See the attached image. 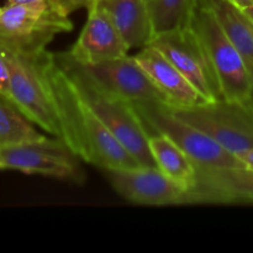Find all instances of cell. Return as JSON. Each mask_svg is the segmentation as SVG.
I'll use <instances>...</instances> for the list:
<instances>
[{"label":"cell","mask_w":253,"mask_h":253,"mask_svg":"<svg viewBox=\"0 0 253 253\" xmlns=\"http://www.w3.org/2000/svg\"><path fill=\"white\" fill-rule=\"evenodd\" d=\"M109 182L124 199L140 205H183L187 189L158 167L108 169Z\"/></svg>","instance_id":"8fae6325"},{"label":"cell","mask_w":253,"mask_h":253,"mask_svg":"<svg viewBox=\"0 0 253 253\" xmlns=\"http://www.w3.org/2000/svg\"><path fill=\"white\" fill-rule=\"evenodd\" d=\"M229 1L236 7H239L240 10H242V11L253 6V0H229Z\"/></svg>","instance_id":"603a6c76"},{"label":"cell","mask_w":253,"mask_h":253,"mask_svg":"<svg viewBox=\"0 0 253 253\" xmlns=\"http://www.w3.org/2000/svg\"><path fill=\"white\" fill-rule=\"evenodd\" d=\"M244 12L247 15V17H249V19L253 22V6L249 7V9H246V10H244Z\"/></svg>","instance_id":"d4e9b609"},{"label":"cell","mask_w":253,"mask_h":253,"mask_svg":"<svg viewBox=\"0 0 253 253\" xmlns=\"http://www.w3.org/2000/svg\"><path fill=\"white\" fill-rule=\"evenodd\" d=\"M150 44L162 52L182 72L205 101H216L224 98L219 77L204 46L189 24L153 37Z\"/></svg>","instance_id":"9c48e42d"},{"label":"cell","mask_w":253,"mask_h":253,"mask_svg":"<svg viewBox=\"0 0 253 253\" xmlns=\"http://www.w3.org/2000/svg\"><path fill=\"white\" fill-rule=\"evenodd\" d=\"M54 57L71 77L84 101L138 165L141 167H157L148 145V133L131 101L104 88L68 52L54 53Z\"/></svg>","instance_id":"7a4b0ae2"},{"label":"cell","mask_w":253,"mask_h":253,"mask_svg":"<svg viewBox=\"0 0 253 253\" xmlns=\"http://www.w3.org/2000/svg\"><path fill=\"white\" fill-rule=\"evenodd\" d=\"M189 26L204 46L227 100L253 98V82L241 56L222 29L209 0H197Z\"/></svg>","instance_id":"277c9868"},{"label":"cell","mask_w":253,"mask_h":253,"mask_svg":"<svg viewBox=\"0 0 253 253\" xmlns=\"http://www.w3.org/2000/svg\"><path fill=\"white\" fill-rule=\"evenodd\" d=\"M253 204V169L195 166V177L183 205Z\"/></svg>","instance_id":"30bf717a"},{"label":"cell","mask_w":253,"mask_h":253,"mask_svg":"<svg viewBox=\"0 0 253 253\" xmlns=\"http://www.w3.org/2000/svg\"><path fill=\"white\" fill-rule=\"evenodd\" d=\"M237 158H239L244 167L253 169V148L237 155Z\"/></svg>","instance_id":"7402d4cb"},{"label":"cell","mask_w":253,"mask_h":253,"mask_svg":"<svg viewBox=\"0 0 253 253\" xmlns=\"http://www.w3.org/2000/svg\"><path fill=\"white\" fill-rule=\"evenodd\" d=\"M49 1L59 11L69 16L72 12H74L78 9H82V7L89 9L96 0H49Z\"/></svg>","instance_id":"ffe728a7"},{"label":"cell","mask_w":253,"mask_h":253,"mask_svg":"<svg viewBox=\"0 0 253 253\" xmlns=\"http://www.w3.org/2000/svg\"><path fill=\"white\" fill-rule=\"evenodd\" d=\"M73 30V22L49 0L5 5L0 10V51L12 54L41 53L59 34Z\"/></svg>","instance_id":"3957f363"},{"label":"cell","mask_w":253,"mask_h":253,"mask_svg":"<svg viewBox=\"0 0 253 253\" xmlns=\"http://www.w3.org/2000/svg\"><path fill=\"white\" fill-rule=\"evenodd\" d=\"M167 106L173 115L207 133L234 155L253 148V98H222L192 106Z\"/></svg>","instance_id":"5b68a950"},{"label":"cell","mask_w":253,"mask_h":253,"mask_svg":"<svg viewBox=\"0 0 253 253\" xmlns=\"http://www.w3.org/2000/svg\"><path fill=\"white\" fill-rule=\"evenodd\" d=\"M46 51L31 56L2 52L10 72L9 100L31 123L62 140L61 124L43 73Z\"/></svg>","instance_id":"52a82bcc"},{"label":"cell","mask_w":253,"mask_h":253,"mask_svg":"<svg viewBox=\"0 0 253 253\" xmlns=\"http://www.w3.org/2000/svg\"><path fill=\"white\" fill-rule=\"evenodd\" d=\"M143 127L151 133H162L179 146L195 166L244 167L236 155L210 136L172 114L165 101H131Z\"/></svg>","instance_id":"8992f818"},{"label":"cell","mask_w":253,"mask_h":253,"mask_svg":"<svg viewBox=\"0 0 253 253\" xmlns=\"http://www.w3.org/2000/svg\"><path fill=\"white\" fill-rule=\"evenodd\" d=\"M197 0H145L153 37L189 24Z\"/></svg>","instance_id":"ac0fdd59"},{"label":"cell","mask_w":253,"mask_h":253,"mask_svg":"<svg viewBox=\"0 0 253 253\" xmlns=\"http://www.w3.org/2000/svg\"><path fill=\"white\" fill-rule=\"evenodd\" d=\"M130 47L98 0L88 9V19L69 56L83 66L127 56Z\"/></svg>","instance_id":"7c38bea8"},{"label":"cell","mask_w":253,"mask_h":253,"mask_svg":"<svg viewBox=\"0 0 253 253\" xmlns=\"http://www.w3.org/2000/svg\"><path fill=\"white\" fill-rule=\"evenodd\" d=\"M42 1V0H7L6 5H22V4H34V2Z\"/></svg>","instance_id":"cb8c5ba5"},{"label":"cell","mask_w":253,"mask_h":253,"mask_svg":"<svg viewBox=\"0 0 253 253\" xmlns=\"http://www.w3.org/2000/svg\"><path fill=\"white\" fill-rule=\"evenodd\" d=\"M131 48H143L153 34L145 0H98Z\"/></svg>","instance_id":"9a60e30c"},{"label":"cell","mask_w":253,"mask_h":253,"mask_svg":"<svg viewBox=\"0 0 253 253\" xmlns=\"http://www.w3.org/2000/svg\"><path fill=\"white\" fill-rule=\"evenodd\" d=\"M0 170H1V167H0Z\"/></svg>","instance_id":"4316f807"},{"label":"cell","mask_w":253,"mask_h":253,"mask_svg":"<svg viewBox=\"0 0 253 253\" xmlns=\"http://www.w3.org/2000/svg\"><path fill=\"white\" fill-rule=\"evenodd\" d=\"M83 67L104 88L126 100H160L168 103L167 98L155 85L133 56L127 54L94 66Z\"/></svg>","instance_id":"4fadbf2b"},{"label":"cell","mask_w":253,"mask_h":253,"mask_svg":"<svg viewBox=\"0 0 253 253\" xmlns=\"http://www.w3.org/2000/svg\"><path fill=\"white\" fill-rule=\"evenodd\" d=\"M148 145L157 167L185 189L194 182L195 165L189 156L162 133L148 135Z\"/></svg>","instance_id":"e0dca14e"},{"label":"cell","mask_w":253,"mask_h":253,"mask_svg":"<svg viewBox=\"0 0 253 253\" xmlns=\"http://www.w3.org/2000/svg\"><path fill=\"white\" fill-rule=\"evenodd\" d=\"M34 125L11 101L0 96V148L43 137Z\"/></svg>","instance_id":"d6986e66"},{"label":"cell","mask_w":253,"mask_h":253,"mask_svg":"<svg viewBox=\"0 0 253 253\" xmlns=\"http://www.w3.org/2000/svg\"><path fill=\"white\" fill-rule=\"evenodd\" d=\"M81 158L58 137L42 138L0 148V167L26 174H41L66 182L85 179Z\"/></svg>","instance_id":"ba28073f"},{"label":"cell","mask_w":253,"mask_h":253,"mask_svg":"<svg viewBox=\"0 0 253 253\" xmlns=\"http://www.w3.org/2000/svg\"><path fill=\"white\" fill-rule=\"evenodd\" d=\"M133 57L167 98L168 105L192 106L205 103V99L195 86L156 47L148 44Z\"/></svg>","instance_id":"5bb4252c"},{"label":"cell","mask_w":253,"mask_h":253,"mask_svg":"<svg viewBox=\"0 0 253 253\" xmlns=\"http://www.w3.org/2000/svg\"><path fill=\"white\" fill-rule=\"evenodd\" d=\"M43 73L62 128V140L82 161L104 170L140 167L137 161L84 101L54 53L46 51Z\"/></svg>","instance_id":"6da1fadb"},{"label":"cell","mask_w":253,"mask_h":253,"mask_svg":"<svg viewBox=\"0 0 253 253\" xmlns=\"http://www.w3.org/2000/svg\"><path fill=\"white\" fill-rule=\"evenodd\" d=\"M0 96L7 100L10 98V72L1 51H0Z\"/></svg>","instance_id":"44dd1931"},{"label":"cell","mask_w":253,"mask_h":253,"mask_svg":"<svg viewBox=\"0 0 253 253\" xmlns=\"http://www.w3.org/2000/svg\"><path fill=\"white\" fill-rule=\"evenodd\" d=\"M222 29L241 56L253 82V22L229 0H209Z\"/></svg>","instance_id":"2e32d148"},{"label":"cell","mask_w":253,"mask_h":253,"mask_svg":"<svg viewBox=\"0 0 253 253\" xmlns=\"http://www.w3.org/2000/svg\"><path fill=\"white\" fill-rule=\"evenodd\" d=\"M0 10H1V6H0Z\"/></svg>","instance_id":"484cf974"}]
</instances>
